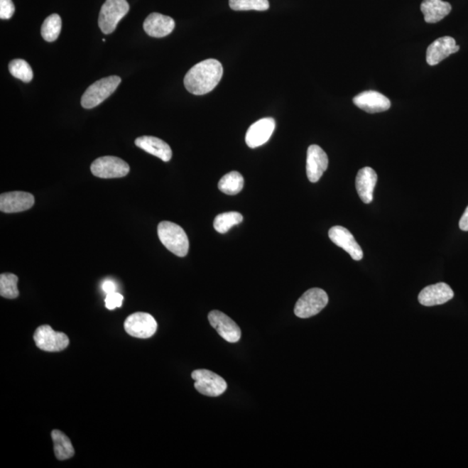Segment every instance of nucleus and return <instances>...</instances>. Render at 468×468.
<instances>
[{
  "label": "nucleus",
  "mask_w": 468,
  "mask_h": 468,
  "mask_svg": "<svg viewBox=\"0 0 468 468\" xmlns=\"http://www.w3.org/2000/svg\"><path fill=\"white\" fill-rule=\"evenodd\" d=\"M222 76V65L216 59H207L188 70L184 77V85L194 95H205L214 89Z\"/></svg>",
  "instance_id": "obj_1"
},
{
  "label": "nucleus",
  "mask_w": 468,
  "mask_h": 468,
  "mask_svg": "<svg viewBox=\"0 0 468 468\" xmlns=\"http://www.w3.org/2000/svg\"><path fill=\"white\" fill-rule=\"evenodd\" d=\"M158 237L163 245L178 257H185L190 250V241L183 227L170 222L158 225Z\"/></svg>",
  "instance_id": "obj_2"
},
{
  "label": "nucleus",
  "mask_w": 468,
  "mask_h": 468,
  "mask_svg": "<svg viewBox=\"0 0 468 468\" xmlns=\"http://www.w3.org/2000/svg\"><path fill=\"white\" fill-rule=\"evenodd\" d=\"M121 82V77L110 76L94 82L82 97V107L89 109L97 107L116 92Z\"/></svg>",
  "instance_id": "obj_3"
},
{
  "label": "nucleus",
  "mask_w": 468,
  "mask_h": 468,
  "mask_svg": "<svg viewBox=\"0 0 468 468\" xmlns=\"http://www.w3.org/2000/svg\"><path fill=\"white\" fill-rule=\"evenodd\" d=\"M127 0H106L101 8L98 25L104 34L115 31L118 23L129 13Z\"/></svg>",
  "instance_id": "obj_4"
},
{
  "label": "nucleus",
  "mask_w": 468,
  "mask_h": 468,
  "mask_svg": "<svg viewBox=\"0 0 468 468\" xmlns=\"http://www.w3.org/2000/svg\"><path fill=\"white\" fill-rule=\"evenodd\" d=\"M328 302V295L324 290L310 289L296 303L294 313L300 318L312 317L324 310Z\"/></svg>",
  "instance_id": "obj_5"
},
{
  "label": "nucleus",
  "mask_w": 468,
  "mask_h": 468,
  "mask_svg": "<svg viewBox=\"0 0 468 468\" xmlns=\"http://www.w3.org/2000/svg\"><path fill=\"white\" fill-rule=\"evenodd\" d=\"M192 379L195 380L196 391L203 396H219L227 388L225 379L208 369H196L192 373Z\"/></svg>",
  "instance_id": "obj_6"
},
{
  "label": "nucleus",
  "mask_w": 468,
  "mask_h": 468,
  "mask_svg": "<svg viewBox=\"0 0 468 468\" xmlns=\"http://www.w3.org/2000/svg\"><path fill=\"white\" fill-rule=\"evenodd\" d=\"M33 339L38 349L47 352L64 351L70 344L65 333L55 332L50 325H41L34 332Z\"/></svg>",
  "instance_id": "obj_7"
},
{
  "label": "nucleus",
  "mask_w": 468,
  "mask_h": 468,
  "mask_svg": "<svg viewBox=\"0 0 468 468\" xmlns=\"http://www.w3.org/2000/svg\"><path fill=\"white\" fill-rule=\"evenodd\" d=\"M90 170L93 175L103 179L121 178L131 170L129 164L116 156H103L93 161Z\"/></svg>",
  "instance_id": "obj_8"
},
{
  "label": "nucleus",
  "mask_w": 468,
  "mask_h": 468,
  "mask_svg": "<svg viewBox=\"0 0 468 468\" xmlns=\"http://www.w3.org/2000/svg\"><path fill=\"white\" fill-rule=\"evenodd\" d=\"M157 322L152 315L146 312H136L126 318L125 332L131 337L146 339L155 335Z\"/></svg>",
  "instance_id": "obj_9"
},
{
  "label": "nucleus",
  "mask_w": 468,
  "mask_h": 468,
  "mask_svg": "<svg viewBox=\"0 0 468 468\" xmlns=\"http://www.w3.org/2000/svg\"><path fill=\"white\" fill-rule=\"evenodd\" d=\"M208 320L212 328L228 343H237L241 338V330L239 325L219 310H212L208 314Z\"/></svg>",
  "instance_id": "obj_10"
},
{
  "label": "nucleus",
  "mask_w": 468,
  "mask_h": 468,
  "mask_svg": "<svg viewBox=\"0 0 468 468\" xmlns=\"http://www.w3.org/2000/svg\"><path fill=\"white\" fill-rule=\"evenodd\" d=\"M34 203V196L27 192L14 191L0 195V210L6 214L29 210Z\"/></svg>",
  "instance_id": "obj_11"
},
{
  "label": "nucleus",
  "mask_w": 468,
  "mask_h": 468,
  "mask_svg": "<svg viewBox=\"0 0 468 468\" xmlns=\"http://www.w3.org/2000/svg\"><path fill=\"white\" fill-rule=\"evenodd\" d=\"M329 237L337 246L347 251L354 261H359L363 259V250L347 228L341 226L333 227L329 231Z\"/></svg>",
  "instance_id": "obj_12"
},
{
  "label": "nucleus",
  "mask_w": 468,
  "mask_h": 468,
  "mask_svg": "<svg viewBox=\"0 0 468 468\" xmlns=\"http://www.w3.org/2000/svg\"><path fill=\"white\" fill-rule=\"evenodd\" d=\"M276 123L273 118L267 117L259 120L249 129L246 143L251 148H256L267 143L274 132Z\"/></svg>",
  "instance_id": "obj_13"
},
{
  "label": "nucleus",
  "mask_w": 468,
  "mask_h": 468,
  "mask_svg": "<svg viewBox=\"0 0 468 468\" xmlns=\"http://www.w3.org/2000/svg\"><path fill=\"white\" fill-rule=\"evenodd\" d=\"M329 159L326 153L317 145L308 148L306 159V174L310 183H317L328 168Z\"/></svg>",
  "instance_id": "obj_14"
},
{
  "label": "nucleus",
  "mask_w": 468,
  "mask_h": 468,
  "mask_svg": "<svg viewBox=\"0 0 468 468\" xmlns=\"http://www.w3.org/2000/svg\"><path fill=\"white\" fill-rule=\"evenodd\" d=\"M353 103L369 114L386 111L391 106L388 97L375 90H367L359 94L353 98Z\"/></svg>",
  "instance_id": "obj_15"
},
{
  "label": "nucleus",
  "mask_w": 468,
  "mask_h": 468,
  "mask_svg": "<svg viewBox=\"0 0 468 468\" xmlns=\"http://www.w3.org/2000/svg\"><path fill=\"white\" fill-rule=\"evenodd\" d=\"M455 296L453 290L446 283L428 285L423 289L418 296L420 305L424 306H435L445 304Z\"/></svg>",
  "instance_id": "obj_16"
},
{
  "label": "nucleus",
  "mask_w": 468,
  "mask_h": 468,
  "mask_svg": "<svg viewBox=\"0 0 468 468\" xmlns=\"http://www.w3.org/2000/svg\"><path fill=\"white\" fill-rule=\"evenodd\" d=\"M459 46L456 45L455 38L442 37L436 39L428 47L427 62L431 66L440 64L450 55L458 53Z\"/></svg>",
  "instance_id": "obj_17"
},
{
  "label": "nucleus",
  "mask_w": 468,
  "mask_h": 468,
  "mask_svg": "<svg viewBox=\"0 0 468 468\" xmlns=\"http://www.w3.org/2000/svg\"><path fill=\"white\" fill-rule=\"evenodd\" d=\"M175 23L174 19L168 16L160 13H151L145 19L144 31L153 38H163L174 31Z\"/></svg>",
  "instance_id": "obj_18"
},
{
  "label": "nucleus",
  "mask_w": 468,
  "mask_h": 468,
  "mask_svg": "<svg viewBox=\"0 0 468 468\" xmlns=\"http://www.w3.org/2000/svg\"><path fill=\"white\" fill-rule=\"evenodd\" d=\"M377 183V175L373 168L360 169L356 178V187L359 197L366 204L372 202L374 190Z\"/></svg>",
  "instance_id": "obj_19"
},
{
  "label": "nucleus",
  "mask_w": 468,
  "mask_h": 468,
  "mask_svg": "<svg viewBox=\"0 0 468 468\" xmlns=\"http://www.w3.org/2000/svg\"><path fill=\"white\" fill-rule=\"evenodd\" d=\"M137 147L145 152L158 157L161 160L168 163L172 158L173 153L170 146L164 141L155 136H141L135 141Z\"/></svg>",
  "instance_id": "obj_20"
},
{
  "label": "nucleus",
  "mask_w": 468,
  "mask_h": 468,
  "mask_svg": "<svg viewBox=\"0 0 468 468\" xmlns=\"http://www.w3.org/2000/svg\"><path fill=\"white\" fill-rule=\"evenodd\" d=\"M420 11L424 15L425 21L428 23H438L451 13L450 3L442 0H423Z\"/></svg>",
  "instance_id": "obj_21"
},
{
  "label": "nucleus",
  "mask_w": 468,
  "mask_h": 468,
  "mask_svg": "<svg viewBox=\"0 0 468 468\" xmlns=\"http://www.w3.org/2000/svg\"><path fill=\"white\" fill-rule=\"evenodd\" d=\"M52 438L54 443V452L58 461H65L73 457L74 447L68 436L60 430H55L52 432Z\"/></svg>",
  "instance_id": "obj_22"
},
{
  "label": "nucleus",
  "mask_w": 468,
  "mask_h": 468,
  "mask_svg": "<svg viewBox=\"0 0 468 468\" xmlns=\"http://www.w3.org/2000/svg\"><path fill=\"white\" fill-rule=\"evenodd\" d=\"M219 190L228 195L241 192L244 187L243 176L237 171H232L224 175L219 182Z\"/></svg>",
  "instance_id": "obj_23"
},
{
  "label": "nucleus",
  "mask_w": 468,
  "mask_h": 468,
  "mask_svg": "<svg viewBox=\"0 0 468 468\" xmlns=\"http://www.w3.org/2000/svg\"><path fill=\"white\" fill-rule=\"evenodd\" d=\"M243 222V216L238 212H223L216 216L214 222V229L219 234H226L232 227Z\"/></svg>",
  "instance_id": "obj_24"
},
{
  "label": "nucleus",
  "mask_w": 468,
  "mask_h": 468,
  "mask_svg": "<svg viewBox=\"0 0 468 468\" xmlns=\"http://www.w3.org/2000/svg\"><path fill=\"white\" fill-rule=\"evenodd\" d=\"M62 29V19L58 14L50 15L41 27V35L47 42L57 40Z\"/></svg>",
  "instance_id": "obj_25"
},
{
  "label": "nucleus",
  "mask_w": 468,
  "mask_h": 468,
  "mask_svg": "<svg viewBox=\"0 0 468 468\" xmlns=\"http://www.w3.org/2000/svg\"><path fill=\"white\" fill-rule=\"evenodd\" d=\"M18 278L13 273L0 275V295L8 300H14L18 297Z\"/></svg>",
  "instance_id": "obj_26"
},
{
  "label": "nucleus",
  "mask_w": 468,
  "mask_h": 468,
  "mask_svg": "<svg viewBox=\"0 0 468 468\" xmlns=\"http://www.w3.org/2000/svg\"><path fill=\"white\" fill-rule=\"evenodd\" d=\"M9 72L18 80L25 82L33 80V72L31 67L23 59H14L9 64Z\"/></svg>",
  "instance_id": "obj_27"
},
{
  "label": "nucleus",
  "mask_w": 468,
  "mask_h": 468,
  "mask_svg": "<svg viewBox=\"0 0 468 468\" xmlns=\"http://www.w3.org/2000/svg\"><path fill=\"white\" fill-rule=\"evenodd\" d=\"M234 11H266L269 9L268 0H229Z\"/></svg>",
  "instance_id": "obj_28"
},
{
  "label": "nucleus",
  "mask_w": 468,
  "mask_h": 468,
  "mask_svg": "<svg viewBox=\"0 0 468 468\" xmlns=\"http://www.w3.org/2000/svg\"><path fill=\"white\" fill-rule=\"evenodd\" d=\"M124 296L118 293L107 294L105 298V306L108 310H112L121 308L123 305Z\"/></svg>",
  "instance_id": "obj_29"
},
{
  "label": "nucleus",
  "mask_w": 468,
  "mask_h": 468,
  "mask_svg": "<svg viewBox=\"0 0 468 468\" xmlns=\"http://www.w3.org/2000/svg\"><path fill=\"white\" fill-rule=\"evenodd\" d=\"M15 13L13 0H0V18L10 19Z\"/></svg>",
  "instance_id": "obj_30"
},
{
  "label": "nucleus",
  "mask_w": 468,
  "mask_h": 468,
  "mask_svg": "<svg viewBox=\"0 0 468 468\" xmlns=\"http://www.w3.org/2000/svg\"><path fill=\"white\" fill-rule=\"evenodd\" d=\"M102 289L106 294H110L116 292V283L112 281H106L102 285Z\"/></svg>",
  "instance_id": "obj_31"
},
{
  "label": "nucleus",
  "mask_w": 468,
  "mask_h": 468,
  "mask_svg": "<svg viewBox=\"0 0 468 468\" xmlns=\"http://www.w3.org/2000/svg\"><path fill=\"white\" fill-rule=\"evenodd\" d=\"M459 227L462 231H468V207L465 212H464L461 220H459Z\"/></svg>",
  "instance_id": "obj_32"
}]
</instances>
